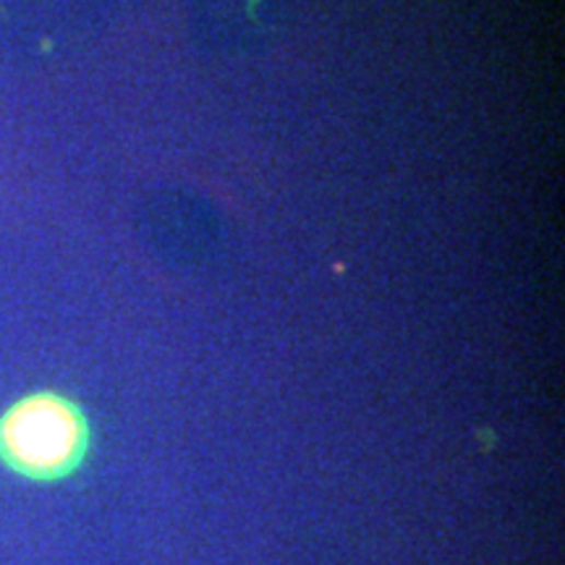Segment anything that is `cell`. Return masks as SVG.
I'll use <instances>...</instances> for the list:
<instances>
[{"mask_svg":"<svg viewBox=\"0 0 565 565\" xmlns=\"http://www.w3.org/2000/svg\"><path fill=\"white\" fill-rule=\"evenodd\" d=\"M94 446L90 408L69 390H26L0 408V469L32 487L77 480Z\"/></svg>","mask_w":565,"mask_h":565,"instance_id":"6da1fadb","label":"cell"}]
</instances>
